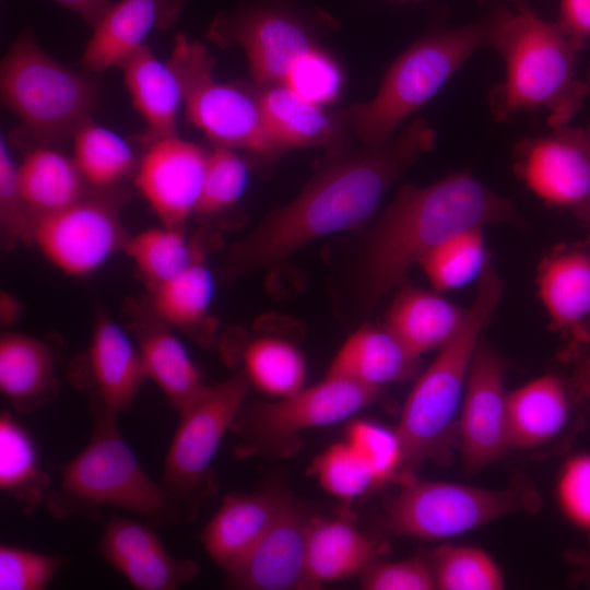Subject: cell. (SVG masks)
Instances as JSON below:
<instances>
[{
  "instance_id": "6da1fadb",
  "label": "cell",
  "mask_w": 590,
  "mask_h": 590,
  "mask_svg": "<svg viewBox=\"0 0 590 590\" xmlns=\"http://www.w3.org/2000/svg\"><path fill=\"white\" fill-rule=\"evenodd\" d=\"M434 143L435 130L417 118L389 141L329 165L236 245L231 272L268 269L308 243L362 224L390 185Z\"/></svg>"
},
{
  "instance_id": "7a4b0ae2",
  "label": "cell",
  "mask_w": 590,
  "mask_h": 590,
  "mask_svg": "<svg viewBox=\"0 0 590 590\" xmlns=\"http://www.w3.org/2000/svg\"><path fill=\"white\" fill-rule=\"evenodd\" d=\"M514 204L467 172L428 186H402L364 247L356 295L370 309L432 249L461 232L498 223L515 224Z\"/></svg>"
},
{
  "instance_id": "3957f363",
  "label": "cell",
  "mask_w": 590,
  "mask_h": 590,
  "mask_svg": "<svg viewBox=\"0 0 590 590\" xmlns=\"http://www.w3.org/2000/svg\"><path fill=\"white\" fill-rule=\"evenodd\" d=\"M484 21L486 44L505 66L504 81L489 94L493 116L504 120L518 111L544 109L552 128L567 123L588 92L575 74L585 42L517 1Z\"/></svg>"
},
{
  "instance_id": "277c9868",
  "label": "cell",
  "mask_w": 590,
  "mask_h": 590,
  "mask_svg": "<svg viewBox=\"0 0 590 590\" xmlns=\"http://www.w3.org/2000/svg\"><path fill=\"white\" fill-rule=\"evenodd\" d=\"M92 430L86 446L61 471L45 506L57 518L90 517L113 507L139 516L153 526H170L180 508L144 471L122 437L117 413L96 396L90 403Z\"/></svg>"
},
{
  "instance_id": "5b68a950",
  "label": "cell",
  "mask_w": 590,
  "mask_h": 590,
  "mask_svg": "<svg viewBox=\"0 0 590 590\" xmlns=\"http://www.w3.org/2000/svg\"><path fill=\"white\" fill-rule=\"evenodd\" d=\"M503 288L500 276L487 258L460 330L439 350L404 402L396 428L404 461L428 457L445 438L461 406L481 333L502 297Z\"/></svg>"
},
{
  "instance_id": "8992f818",
  "label": "cell",
  "mask_w": 590,
  "mask_h": 590,
  "mask_svg": "<svg viewBox=\"0 0 590 590\" xmlns=\"http://www.w3.org/2000/svg\"><path fill=\"white\" fill-rule=\"evenodd\" d=\"M485 44L486 25L481 21L428 35L404 50L386 72L376 95L350 111L365 146L389 141L398 126Z\"/></svg>"
},
{
  "instance_id": "52a82bcc",
  "label": "cell",
  "mask_w": 590,
  "mask_h": 590,
  "mask_svg": "<svg viewBox=\"0 0 590 590\" xmlns=\"http://www.w3.org/2000/svg\"><path fill=\"white\" fill-rule=\"evenodd\" d=\"M0 87L7 107L43 140L73 135L96 101L92 82L46 54L32 30H24L4 55Z\"/></svg>"
},
{
  "instance_id": "ba28073f",
  "label": "cell",
  "mask_w": 590,
  "mask_h": 590,
  "mask_svg": "<svg viewBox=\"0 0 590 590\" xmlns=\"http://www.w3.org/2000/svg\"><path fill=\"white\" fill-rule=\"evenodd\" d=\"M380 389L328 374L298 391L270 402H244L231 430L238 437L236 455L285 453L303 430L340 423L376 401Z\"/></svg>"
},
{
  "instance_id": "9c48e42d",
  "label": "cell",
  "mask_w": 590,
  "mask_h": 590,
  "mask_svg": "<svg viewBox=\"0 0 590 590\" xmlns=\"http://www.w3.org/2000/svg\"><path fill=\"white\" fill-rule=\"evenodd\" d=\"M184 92L187 120L216 145L279 152L264 122L259 98L213 78V59L199 42L177 34L168 59Z\"/></svg>"
},
{
  "instance_id": "30bf717a",
  "label": "cell",
  "mask_w": 590,
  "mask_h": 590,
  "mask_svg": "<svg viewBox=\"0 0 590 590\" xmlns=\"http://www.w3.org/2000/svg\"><path fill=\"white\" fill-rule=\"evenodd\" d=\"M249 381L236 374L213 386L180 416L166 452L161 485L187 516L208 494L211 463L235 417L246 401Z\"/></svg>"
},
{
  "instance_id": "8fae6325",
  "label": "cell",
  "mask_w": 590,
  "mask_h": 590,
  "mask_svg": "<svg viewBox=\"0 0 590 590\" xmlns=\"http://www.w3.org/2000/svg\"><path fill=\"white\" fill-rule=\"evenodd\" d=\"M522 506V496L514 489L413 482L389 503L386 524L398 535L439 540L465 533Z\"/></svg>"
},
{
  "instance_id": "7c38bea8",
  "label": "cell",
  "mask_w": 590,
  "mask_h": 590,
  "mask_svg": "<svg viewBox=\"0 0 590 590\" xmlns=\"http://www.w3.org/2000/svg\"><path fill=\"white\" fill-rule=\"evenodd\" d=\"M31 236L58 269L80 276L95 271L116 251L122 229L107 203L81 199L34 217Z\"/></svg>"
},
{
  "instance_id": "4fadbf2b",
  "label": "cell",
  "mask_w": 590,
  "mask_h": 590,
  "mask_svg": "<svg viewBox=\"0 0 590 590\" xmlns=\"http://www.w3.org/2000/svg\"><path fill=\"white\" fill-rule=\"evenodd\" d=\"M515 169L541 199L557 205L590 199V126L565 125L545 135L522 140L515 150Z\"/></svg>"
},
{
  "instance_id": "5bb4252c",
  "label": "cell",
  "mask_w": 590,
  "mask_h": 590,
  "mask_svg": "<svg viewBox=\"0 0 590 590\" xmlns=\"http://www.w3.org/2000/svg\"><path fill=\"white\" fill-rule=\"evenodd\" d=\"M504 374L497 353L479 344L460 406L461 453L469 472L485 468L510 447Z\"/></svg>"
},
{
  "instance_id": "9a60e30c",
  "label": "cell",
  "mask_w": 590,
  "mask_h": 590,
  "mask_svg": "<svg viewBox=\"0 0 590 590\" xmlns=\"http://www.w3.org/2000/svg\"><path fill=\"white\" fill-rule=\"evenodd\" d=\"M210 36L239 45L252 76L260 84L283 83L294 61L314 47L304 27L288 14L267 8H246L219 15Z\"/></svg>"
},
{
  "instance_id": "2e32d148",
  "label": "cell",
  "mask_w": 590,
  "mask_h": 590,
  "mask_svg": "<svg viewBox=\"0 0 590 590\" xmlns=\"http://www.w3.org/2000/svg\"><path fill=\"white\" fill-rule=\"evenodd\" d=\"M209 153L176 134L151 141L137 186L164 226L180 228L197 210Z\"/></svg>"
},
{
  "instance_id": "e0dca14e",
  "label": "cell",
  "mask_w": 590,
  "mask_h": 590,
  "mask_svg": "<svg viewBox=\"0 0 590 590\" xmlns=\"http://www.w3.org/2000/svg\"><path fill=\"white\" fill-rule=\"evenodd\" d=\"M99 553L138 590H174L198 575V565L170 554L144 520L113 517L104 527Z\"/></svg>"
},
{
  "instance_id": "ac0fdd59",
  "label": "cell",
  "mask_w": 590,
  "mask_h": 590,
  "mask_svg": "<svg viewBox=\"0 0 590 590\" xmlns=\"http://www.w3.org/2000/svg\"><path fill=\"white\" fill-rule=\"evenodd\" d=\"M309 519L290 500L250 553L226 573L228 586L246 590L315 589L307 568Z\"/></svg>"
},
{
  "instance_id": "d6986e66",
  "label": "cell",
  "mask_w": 590,
  "mask_h": 590,
  "mask_svg": "<svg viewBox=\"0 0 590 590\" xmlns=\"http://www.w3.org/2000/svg\"><path fill=\"white\" fill-rule=\"evenodd\" d=\"M182 0H119L113 2L92 28L81 63L87 72L120 66L145 46L157 30H167L177 19Z\"/></svg>"
},
{
  "instance_id": "ffe728a7",
  "label": "cell",
  "mask_w": 590,
  "mask_h": 590,
  "mask_svg": "<svg viewBox=\"0 0 590 590\" xmlns=\"http://www.w3.org/2000/svg\"><path fill=\"white\" fill-rule=\"evenodd\" d=\"M276 492L229 494L203 528L200 539L225 573L234 569L275 522L287 503Z\"/></svg>"
},
{
  "instance_id": "44dd1931",
  "label": "cell",
  "mask_w": 590,
  "mask_h": 590,
  "mask_svg": "<svg viewBox=\"0 0 590 590\" xmlns=\"http://www.w3.org/2000/svg\"><path fill=\"white\" fill-rule=\"evenodd\" d=\"M536 284L552 327L576 345L589 343L590 251H553L541 261Z\"/></svg>"
},
{
  "instance_id": "7402d4cb",
  "label": "cell",
  "mask_w": 590,
  "mask_h": 590,
  "mask_svg": "<svg viewBox=\"0 0 590 590\" xmlns=\"http://www.w3.org/2000/svg\"><path fill=\"white\" fill-rule=\"evenodd\" d=\"M87 361L93 394L115 413L126 412L148 378L138 345L118 323L101 317L92 331Z\"/></svg>"
},
{
  "instance_id": "603a6c76",
  "label": "cell",
  "mask_w": 590,
  "mask_h": 590,
  "mask_svg": "<svg viewBox=\"0 0 590 590\" xmlns=\"http://www.w3.org/2000/svg\"><path fill=\"white\" fill-rule=\"evenodd\" d=\"M467 311L436 293L406 284L392 299L384 327L418 357L449 343L460 330Z\"/></svg>"
},
{
  "instance_id": "cb8c5ba5",
  "label": "cell",
  "mask_w": 590,
  "mask_h": 590,
  "mask_svg": "<svg viewBox=\"0 0 590 590\" xmlns=\"http://www.w3.org/2000/svg\"><path fill=\"white\" fill-rule=\"evenodd\" d=\"M56 355L51 345L31 335L0 337V390L16 412L28 414L57 393Z\"/></svg>"
},
{
  "instance_id": "d4e9b609",
  "label": "cell",
  "mask_w": 590,
  "mask_h": 590,
  "mask_svg": "<svg viewBox=\"0 0 590 590\" xmlns=\"http://www.w3.org/2000/svg\"><path fill=\"white\" fill-rule=\"evenodd\" d=\"M119 67L133 106L148 125V138L153 141L176 134L184 92L168 60H160L145 45Z\"/></svg>"
},
{
  "instance_id": "484cf974",
  "label": "cell",
  "mask_w": 590,
  "mask_h": 590,
  "mask_svg": "<svg viewBox=\"0 0 590 590\" xmlns=\"http://www.w3.org/2000/svg\"><path fill=\"white\" fill-rule=\"evenodd\" d=\"M379 552L375 540L346 520L309 519L307 568L315 589L326 582L362 575Z\"/></svg>"
},
{
  "instance_id": "4316f807",
  "label": "cell",
  "mask_w": 590,
  "mask_h": 590,
  "mask_svg": "<svg viewBox=\"0 0 590 590\" xmlns=\"http://www.w3.org/2000/svg\"><path fill=\"white\" fill-rule=\"evenodd\" d=\"M416 358L385 327L363 326L341 345L328 374L380 389L409 377Z\"/></svg>"
},
{
  "instance_id": "83f0119b",
  "label": "cell",
  "mask_w": 590,
  "mask_h": 590,
  "mask_svg": "<svg viewBox=\"0 0 590 590\" xmlns=\"http://www.w3.org/2000/svg\"><path fill=\"white\" fill-rule=\"evenodd\" d=\"M570 403L559 377L546 374L507 393L510 447L532 448L567 424Z\"/></svg>"
},
{
  "instance_id": "f1b7e54d",
  "label": "cell",
  "mask_w": 590,
  "mask_h": 590,
  "mask_svg": "<svg viewBox=\"0 0 590 590\" xmlns=\"http://www.w3.org/2000/svg\"><path fill=\"white\" fill-rule=\"evenodd\" d=\"M137 345L146 377L181 414L206 390L208 385L182 342L167 328L153 324L137 335Z\"/></svg>"
},
{
  "instance_id": "f546056e",
  "label": "cell",
  "mask_w": 590,
  "mask_h": 590,
  "mask_svg": "<svg viewBox=\"0 0 590 590\" xmlns=\"http://www.w3.org/2000/svg\"><path fill=\"white\" fill-rule=\"evenodd\" d=\"M50 476L42 468L31 432L8 410L0 413V491L27 514L45 504Z\"/></svg>"
},
{
  "instance_id": "4dcf8cb0",
  "label": "cell",
  "mask_w": 590,
  "mask_h": 590,
  "mask_svg": "<svg viewBox=\"0 0 590 590\" xmlns=\"http://www.w3.org/2000/svg\"><path fill=\"white\" fill-rule=\"evenodd\" d=\"M17 174L24 203L36 216L82 199L85 179L74 160L52 149L37 148L30 152L17 165Z\"/></svg>"
},
{
  "instance_id": "1f68e13d",
  "label": "cell",
  "mask_w": 590,
  "mask_h": 590,
  "mask_svg": "<svg viewBox=\"0 0 590 590\" xmlns=\"http://www.w3.org/2000/svg\"><path fill=\"white\" fill-rule=\"evenodd\" d=\"M268 131L279 151L312 146L331 140V119L285 84L270 85L258 97Z\"/></svg>"
},
{
  "instance_id": "d6a6232c",
  "label": "cell",
  "mask_w": 590,
  "mask_h": 590,
  "mask_svg": "<svg viewBox=\"0 0 590 590\" xmlns=\"http://www.w3.org/2000/svg\"><path fill=\"white\" fill-rule=\"evenodd\" d=\"M241 362L249 384L272 398H284L305 387V359L299 350L285 340L255 339L245 346Z\"/></svg>"
},
{
  "instance_id": "836d02e7",
  "label": "cell",
  "mask_w": 590,
  "mask_h": 590,
  "mask_svg": "<svg viewBox=\"0 0 590 590\" xmlns=\"http://www.w3.org/2000/svg\"><path fill=\"white\" fill-rule=\"evenodd\" d=\"M153 290L157 315L167 324L189 329L206 317L214 295V280L199 253L184 271Z\"/></svg>"
},
{
  "instance_id": "e575fe53",
  "label": "cell",
  "mask_w": 590,
  "mask_h": 590,
  "mask_svg": "<svg viewBox=\"0 0 590 590\" xmlns=\"http://www.w3.org/2000/svg\"><path fill=\"white\" fill-rule=\"evenodd\" d=\"M73 160L83 178L94 186H108L134 166L130 144L118 133L93 122H83L73 134Z\"/></svg>"
},
{
  "instance_id": "d590c367",
  "label": "cell",
  "mask_w": 590,
  "mask_h": 590,
  "mask_svg": "<svg viewBox=\"0 0 590 590\" xmlns=\"http://www.w3.org/2000/svg\"><path fill=\"white\" fill-rule=\"evenodd\" d=\"M487 258L482 228H472L436 246L418 264L436 291H448L479 278Z\"/></svg>"
},
{
  "instance_id": "8d00e7d4",
  "label": "cell",
  "mask_w": 590,
  "mask_h": 590,
  "mask_svg": "<svg viewBox=\"0 0 590 590\" xmlns=\"http://www.w3.org/2000/svg\"><path fill=\"white\" fill-rule=\"evenodd\" d=\"M126 249L153 288L179 274L200 253L180 228L164 225L139 233L127 243Z\"/></svg>"
},
{
  "instance_id": "74e56055",
  "label": "cell",
  "mask_w": 590,
  "mask_h": 590,
  "mask_svg": "<svg viewBox=\"0 0 590 590\" xmlns=\"http://www.w3.org/2000/svg\"><path fill=\"white\" fill-rule=\"evenodd\" d=\"M436 588L441 590H499L502 573L494 559L473 546H441L433 568Z\"/></svg>"
},
{
  "instance_id": "f35d334b",
  "label": "cell",
  "mask_w": 590,
  "mask_h": 590,
  "mask_svg": "<svg viewBox=\"0 0 590 590\" xmlns=\"http://www.w3.org/2000/svg\"><path fill=\"white\" fill-rule=\"evenodd\" d=\"M311 473L330 495L353 499L377 484L365 459L346 440L329 446L312 462Z\"/></svg>"
},
{
  "instance_id": "ab89813d",
  "label": "cell",
  "mask_w": 590,
  "mask_h": 590,
  "mask_svg": "<svg viewBox=\"0 0 590 590\" xmlns=\"http://www.w3.org/2000/svg\"><path fill=\"white\" fill-rule=\"evenodd\" d=\"M249 180L245 161L232 148L216 145L208 155L202 192L196 212L212 214L234 204Z\"/></svg>"
},
{
  "instance_id": "60d3db41",
  "label": "cell",
  "mask_w": 590,
  "mask_h": 590,
  "mask_svg": "<svg viewBox=\"0 0 590 590\" xmlns=\"http://www.w3.org/2000/svg\"><path fill=\"white\" fill-rule=\"evenodd\" d=\"M282 84L305 99L322 106L338 98L342 73L329 55L311 47L294 61Z\"/></svg>"
},
{
  "instance_id": "b9f144b4",
  "label": "cell",
  "mask_w": 590,
  "mask_h": 590,
  "mask_svg": "<svg viewBox=\"0 0 590 590\" xmlns=\"http://www.w3.org/2000/svg\"><path fill=\"white\" fill-rule=\"evenodd\" d=\"M63 563L64 558L58 555L1 544L0 590L46 589Z\"/></svg>"
},
{
  "instance_id": "7bdbcfd3",
  "label": "cell",
  "mask_w": 590,
  "mask_h": 590,
  "mask_svg": "<svg viewBox=\"0 0 590 590\" xmlns=\"http://www.w3.org/2000/svg\"><path fill=\"white\" fill-rule=\"evenodd\" d=\"M345 440L365 459L376 482L388 480L404 461L400 438L396 429H389L366 420L351 422Z\"/></svg>"
},
{
  "instance_id": "ee69618b",
  "label": "cell",
  "mask_w": 590,
  "mask_h": 590,
  "mask_svg": "<svg viewBox=\"0 0 590 590\" xmlns=\"http://www.w3.org/2000/svg\"><path fill=\"white\" fill-rule=\"evenodd\" d=\"M557 497L562 510L576 526L590 530V453H579L563 465Z\"/></svg>"
},
{
  "instance_id": "f6af8a7d",
  "label": "cell",
  "mask_w": 590,
  "mask_h": 590,
  "mask_svg": "<svg viewBox=\"0 0 590 590\" xmlns=\"http://www.w3.org/2000/svg\"><path fill=\"white\" fill-rule=\"evenodd\" d=\"M367 590H433V568L418 558L373 564L362 574Z\"/></svg>"
},
{
  "instance_id": "bcb514c9",
  "label": "cell",
  "mask_w": 590,
  "mask_h": 590,
  "mask_svg": "<svg viewBox=\"0 0 590 590\" xmlns=\"http://www.w3.org/2000/svg\"><path fill=\"white\" fill-rule=\"evenodd\" d=\"M17 174V165L3 135L0 137V215L5 229L26 236L32 229L26 215Z\"/></svg>"
},
{
  "instance_id": "7dc6e473",
  "label": "cell",
  "mask_w": 590,
  "mask_h": 590,
  "mask_svg": "<svg viewBox=\"0 0 590 590\" xmlns=\"http://www.w3.org/2000/svg\"><path fill=\"white\" fill-rule=\"evenodd\" d=\"M558 24L567 34L585 42L590 37V0H560Z\"/></svg>"
},
{
  "instance_id": "c3c4849f",
  "label": "cell",
  "mask_w": 590,
  "mask_h": 590,
  "mask_svg": "<svg viewBox=\"0 0 590 590\" xmlns=\"http://www.w3.org/2000/svg\"><path fill=\"white\" fill-rule=\"evenodd\" d=\"M56 3L78 14L91 28L95 26L106 10L113 3L111 0H52Z\"/></svg>"
},
{
  "instance_id": "681fc988",
  "label": "cell",
  "mask_w": 590,
  "mask_h": 590,
  "mask_svg": "<svg viewBox=\"0 0 590 590\" xmlns=\"http://www.w3.org/2000/svg\"><path fill=\"white\" fill-rule=\"evenodd\" d=\"M577 379L581 389L590 396V355L582 357L579 362Z\"/></svg>"
},
{
  "instance_id": "f907efd6",
  "label": "cell",
  "mask_w": 590,
  "mask_h": 590,
  "mask_svg": "<svg viewBox=\"0 0 590 590\" xmlns=\"http://www.w3.org/2000/svg\"><path fill=\"white\" fill-rule=\"evenodd\" d=\"M16 302L9 294H2L1 296V320L4 324L12 322L17 314Z\"/></svg>"
},
{
  "instance_id": "816d5d0a",
  "label": "cell",
  "mask_w": 590,
  "mask_h": 590,
  "mask_svg": "<svg viewBox=\"0 0 590 590\" xmlns=\"http://www.w3.org/2000/svg\"><path fill=\"white\" fill-rule=\"evenodd\" d=\"M587 205H588L589 212H590V199H589V201L587 202Z\"/></svg>"
},
{
  "instance_id": "f5cc1de1",
  "label": "cell",
  "mask_w": 590,
  "mask_h": 590,
  "mask_svg": "<svg viewBox=\"0 0 590 590\" xmlns=\"http://www.w3.org/2000/svg\"><path fill=\"white\" fill-rule=\"evenodd\" d=\"M589 81H590V71H589Z\"/></svg>"
}]
</instances>
